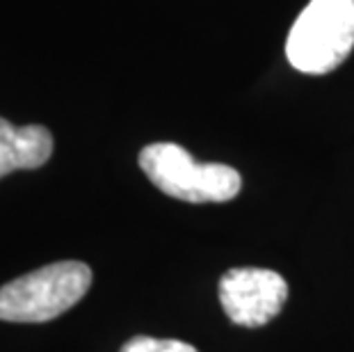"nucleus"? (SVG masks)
Returning <instances> with one entry per match:
<instances>
[{
  "mask_svg": "<svg viewBox=\"0 0 354 352\" xmlns=\"http://www.w3.org/2000/svg\"><path fill=\"white\" fill-rule=\"evenodd\" d=\"M140 169L160 192L187 204H222L243 188L238 169L222 163H199L174 142H153L140 151Z\"/></svg>",
  "mask_w": 354,
  "mask_h": 352,
  "instance_id": "1",
  "label": "nucleus"
},
{
  "mask_svg": "<svg viewBox=\"0 0 354 352\" xmlns=\"http://www.w3.org/2000/svg\"><path fill=\"white\" fill-rule=\"evenodd\" d=\"M92 286V268L82 261H57L0 286V320L48 323L76 306Z\"/></svg>",
  "mask_w": 354,
  "mask_h": 352,
  "instance_id": "2",
  "label": "nucleus"
},
{
  "mask_svg": "<svg viewBox=\"0 0 354 352\" xmlns=\"http://www.w3.org/2000/svg\"><path fill=\"white\" fill-rule=\"evenodd\" d=\"M354 48V0H311L290 28L286 57L297 71L322 76Z\"/></svg>",
  "mask_w": 354,
  "mask_h": 352,
  "instance_id": "3",
  "label": "nucleus"
},
{
  "mask_svg": "<svg viewBox=\"0 0 354 352\" xmlns=\"http://www.w3.org/2000/svg\"><path fill=\"white\" fill-rule=\"evenodd\" d=\"M288 284L268 268H233L220 279V302L231 323L261 327L283 309Z\"/></svg>",
  "mask_w": 354,
  "mask_h": 352,
  "instance_id": "4",
  "label": "nucleus"
},
{
  "mask_svg": "<svg viewBox=\"0 0 354 352\" xmlns=\"http://www.w3.org/2000/svg\"><path fill=\"white\" fill-rule=\"evenodd\" d=\"M53 156V136L46 126H14L0 117V178L17 169H39Z\"/></svg>",
  "mask_w": 354,
  "mask_h": 352,
  "instance_id": "5",
  "label": "nucleus"
},
{
  "mask_svg": "<svg viewBox=\"0 0 354 352\" xmlns=\"http://www.w3.org/2000/svg\"><path fill=\"white\" fill-rule=\"evenodd\" d=\"M119 352H199L194 346L178 339H153V336H135L126 341Z\"/></svg>",
  "mask_w": 354,
  "mask_h": 352,
  "instance_id": "6",
  "label": "nucleus"
}]
</instances>
